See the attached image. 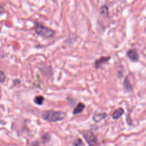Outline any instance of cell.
Returning <instances> with one entry per match:
<instances>
[{"label":"cell","instance_id":"52a82bcc","mask_svg":"<svg viewBox=\"0 0 146 146\" xmlns=\"http://www.w3.org/2000/svg\"><path fill=\"white\" fill-rule=\"evenodd\" d=\"M124 113V110L122 108H117L112 113V117L113 119H119L122 115Z\"/></svg>","mask_w":146,"mask_h":146},{"label":"cell","instance_id":"277c9868","mask_svg":"<svg viewBox=\"0 0 146 146\" xmlns=\"http://www.w3.org/2000/svg\"><path fill=\"white\" fill-rule=\"evenodd\" d=\"M127 55L128 58L133 61L136 62L139 59V54L136 50L135 49H130L127 52Z\"/></svg>","mask_w":146,"mask_h":146},{"label":"cell","instance_id":"8992f818","mask_svg":"<svg viewBox=\"0 0 146 146\" xmlns=\"http://www.w3.org/2000/svg\"><path fill=\"white\" fill-rule=\"evenodd\" d=\"M107 116V113L106 112H103V113H95L92 116V119L95 122H99L100 121L106 118Z\"/></svg>","mask_w":146,"mask_h":146},{"label":"cell","instance_id":"7c38bea8","mask_svg":"<svg viewBox=\"0 0 146 146\" xmlns=\"http://www.w3.org/2000/svg\"><path fill=\"white\" fill-rule=\"evenodd\" d=\"M5 75L3 72L0 70V82H3L5 80Z\"/></svg>","mask_w":146,"mask_h":146},{"label":"cell","instance_id":"ba28073f","mask_svg":"<svg viewBox=\"0 0 146 146\" xmlns=\"http://www.w3.org/2000/svg\"><path fill=\"white\" fill-rule=\"evenodd\" d=\"M85 108V105L82 103H79L76 107L73 110V114L77 115L81 113Z\"/></svg>","mask_w":146,"mask_h":146},{"label":"cell","instance_id":"3957f363","mask_svg":"<svg viewBox=\"0 0 146 146\" xmlns=\"http://www.w3.org/2000/svg\"><path fill=\"white\" fill-rule=\"evenodd\" d=\"M82 135L90 146H99L96 136L91 131H84L82 132Z\"/></svg>","mask_w":146,"mask_h":146},{"label":"cell","instance_id":"9a60e30c","mask_svg":"<svg viewBox=\"0 0 146 146\" xmlns=\"http://www.w3.org/2000/svg\"><path fill=\"white\" fill-rule=\"evenodd\" d=\"M30 146H39L38 145H36V144H33V145H31Z\"/></svg>","mask_w":146,"mask_h":146},{"label":"cell","instance_id":"8fae6325","mask_svg":"<svg viewBox=\"0 0 146 146\" xmlns=\"http://www.w3.org/2000/svg\"><path fill=\"white\" fill-rule=\"evenodd\" d=\"M100 13L102 14H104L106 16H108V9L107 6H103L100 8Z\"/></svg>","mask_w":146,"mask_h":146},{"label":"cell","instance_id":"5b68a950","mask_svg":"<svg viewBox=\"0 0 146 146\" xmlns=\"http://www.w3.org/2000/svg\"><path fill=\"white\" fill-rule=\"evenodd\" d=\"M111 57L110 56H102L100 58L98 59L95 62V67L96 68H98L100 67V66L105 63H107L110 59Z\"/></svg>","mask_w":146,"mask_h":146},{"label":"cell","instance_id":"30bf717a","mask_svg":"<svg viewBox=\"0 0 146 146\" xmlns=\"http://www.w3.org/2000/svg\"><path fill=\"white\" fill-rule=\"evenodd\" d=\"M43 101H44V98L42 96H37L34 98L35 103L38 105L42 104Z\"/></svg>","mask_w":146,"mask_h":146},{"label":"cell","instance_id":"4fadbf2b","mask_svg":"<svg viewBox=\"0 0 146 146\" xmlns=\"http://www.w3.org/2000/svg\"><path fill=\"white\" fill-rule=\"evenodd\" d=\"M82 144V141L80 139H78L75 142V146H79L80 145H81Z\"/></svg>","mask_w":146,"mask_h":146},{"label":"cell","instance_id":"5bb4252c","mask_svg":"<svg viewBox=\"0 0 146 146\" xmlns=\"http://www.w3.org/2000/svg\"><path fill=\"white\" fill-rule=\"evenodd\" d=\"M3 12H4V9L1 6H0V14L3 13Z\"/></svg>","mask_w":146,"mask_h":146},{"label":"cell","instance_id":"6da1fadb","mask_svg":"<svg viewBox=\"0 0 146 146\" xmlns=\"http://www.w3.org/2000/svg\"><path fill=\"white\" fill-rule=\"evenodd\" d=\"M66 113L62 111H46L42 114V118L48 121H58L64 119L66 117Z\"/></svg>","mask_w":146,"mask_h":146},{"label":"cell","instance_id":"7a4b0ae2","mask_svg":"<svg viewBox=\"0 0 146 146\" xmlns=\"http://www.w3.org/2000/svg\"><path fill=\"white\" fill-rule=\"evenodd\" d=\"M35 33L40 36L45 38H52L55 35V31L42 24H37L35 27Z\"/></svg>","mask_w":146,"mask_h":146},{"label":"cell","instance_id":"9c48e42d","mask_svg":"<svg viewBox=\"0 0 146 146\" xmlns=\"http://www.w3.org/2000/svg\"><path fill=\"white\" fill-rule=\"evenodd\" d=\"M124 86L125 89L128 92H130L131 91H132V87L130 83V82L128 79V76L125 77L124 81Z\"/></svg>","mask_w":146,"mask_h":146}]
</instances>
